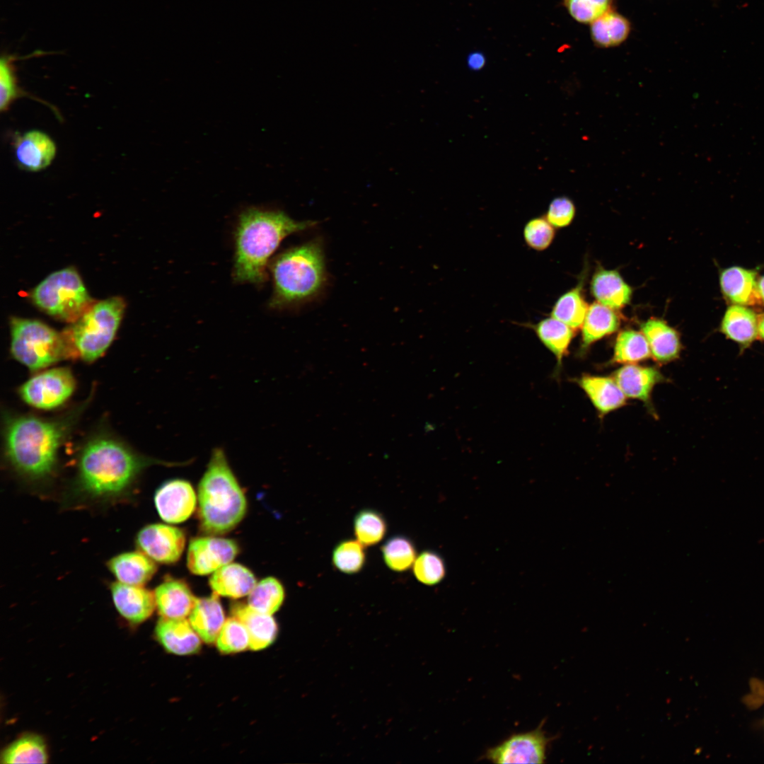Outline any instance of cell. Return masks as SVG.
<instances>
[{
    "instance_id": "6da1fadb",
    "label": "cell",
    "mask_w": 764,
    "mask_h": 764,
    "mask_svg": "<svg viewBox=\"0 0 764 764\" xmlns=\"http://www.w3.org/2000/svg\"><path fill=\"white\" fill-rule=\"evenodd\" d=\"M159 463H165L137 452L107 432L96 433L79 452L63 507H105L129 499L143 470Z\"/></svg>"
},
{
    "instance_id": "7a4b0ae2",
    "label": "cell",
    "mask_w": 764,
    "mask_h": 764,
    "mask_svg": "<svg viewBox=\"0 0 764 764\" xmlns=\"http://www.w3.org/2000/svg\"><path fill=\"white\" fill-rule=\"evenodd\" d=\"M86 404L83 403L51 418L5 412L4 454L12 472L29 485L50 482L57 475L60 449Z\"/></svg>"
},
{
    "instance_id": "3957f363",
    "label": "cell",
    "mask_w": 764,
    "mask_h": 764,
    "mask_svg": "<svg viewBox=\"0 0 764 764\" xmlns=\"http://www.w3.org/2000/svg\"><path fill=\"white\" fill-rule=\"evenodd\" d=\"M316 223L298 221L282 211L250 208L239 216L235 232L233 277L240 283L260 284L266 279L271 255L288 236Z\"/></svg>"
},
{
    "instance_id": "277c9868",
    "label": "cell",
    "mask_w": 764,
    "mask_h": 764,
    "mask_svg": "<svg viewBox=\"0 0 764 764\" xmlns=\"http://www.w3.org/2000/svg\"><path fill=\"white\" fill-rule=\"evenodd\" d=\"M271 272L270 307L286 308L316 298L327 281L321 241L316 238L281 253L272 261Z\"/></svg>"
},
{
    "instance_id": "5b68a950",
    "label": "cell",
    "mask_w": 764,
    "mask_h": 764,
    "mask_svg": "<svg viewBox=\"0 0 764 764\" xmlns=\"http://www.w3.org/2000/svg\"><path fill=\"white\" fill-rule=\"evenodd\" d=\"M198 519L208 534L231 531L244 517L247 502L222 448L213 450L198 485Z\"/></svg>"
},
{
    "instance_id": "8992f818",
    "label": "cell",
    "mask_w": 764,
    "mask_h": 764,
    "mask_svg": "<svg viewBox=\"0 0 764 764\" xmlns=\"http://www.w3.org/2000/svg\"><path fill=\"white\" fill-rule=\"evenodd\" d=\"M125 303L120 296L94 302L63 332L74 359L92 363L112 344L120 325Z\"/></svg>"
},
{
    "instance_id": "52a82bcc",
    "label": "cell",
    "mask_w": 764,
    "mask_h": 764,
    "mask_svg": "<svg viewBox=\"0 0 764 764\" xmlns=\"http://www.w3.org/2000/svg\"><path fill=\"white\" fill-rule=\"evenodd\" d=\"M10 330L11 356L32 371L74 359L63 332L40 320L12 317Z\"/></svg>"
},
{
    "instance_id": "ba28073f",
    "label": "cell",
    "mask_w": 764,
    "mask_h": 764,
    "mask_svg": "<svg viewBox=\"0 0 764 764\" xmlns=\"http://www.w3.org/2000/svg\"><path fill=\"white\" fill-rule=\"evenodd\" d=\"M31 297L35 306L47 314L71 323L95 302L73 267L50 274L35 287Z\"/></svg>"
},
{
    "instance_id": "9c48e42d",
    "label": "cell",
    "mask_w": 764,
    "mask_h": 764,
    "mask_svg": "<svg viewBox=\"0 0 764 764\" xmlns=\"http://www.w3.org/2000/svg\"><path fill=\"white\" fill-rule=\"evenodd\" d=\"M76 387V378L69 367H55L37 372L18 388V393L33 407L52 410L66 403Z\"/></svg>"
},
{
    "instance_id": "30bf717a",
    "label": "cell",
    "mask_w": 764,
    "mask_h": 764,
    "mask_svg": "<svg viewBox=\"0 0 764 764\" xmlns=\"http://www.w3.org/2000/svg\"><path fill=\"white\" fill-rule=\"evenodd\" d=\"M516 734L489 748L485 758L494 763H543L550 739L542 729Z\"/></svg>"
},
{
    "instance_id": "8fae6325",
    "label": "cell",
    "mask_w": 764,
    "mask_h": 764,
    "mask_svg": "<svg viewBox=\"0 0 764 764\" xmlns=\"http://www.w3.org/2000/svg\"><path fill=\"white\" fill-rule=\"evenodd\" d=\"M135 543L140 551L154 562L172 564L179 560L184 550L185 536L178 528L151 523L139 531Z\"/></svg>"
},
{
    "instance_id": "7c38bea8",
    "label": "cell",
    "mask_w": 764,
    "mask_h": 764,
    "mask_svg": "<svg viewBox=\"0 0 764 764\" xmlns=\"http://www.w3.org/2000/svg\"><path fill=\"white\" fill-rule=\"evenodd\" d=\"M238 552L236 543L231 539L216 537H199L189 545L187 565L197 575L214 572L231 563Z\"/></svg>"
},
{
    "instance_id": "4fadbf2b",
    "label": "cell",
    "mask_w": 764,
    "mask_h": 764,
    "mask_svg": "<svg viewBox=\"0 0 764 764\" xmlns=\"http://www.w3.org/2000/svg\"><path fill=\"white\" fill-rule=\"evenodd\" d=\"M196 494L191 484L174 479L163 483L154 495V504L160 517L166 522L179 523L187 520L196 506Z\"/></svg>"
},
{
    "instance_id": "5bb4252c",
    "label": "cell",
    "mask_w": 764,
    "mask_h": 764,
    "mask_svg": "<svg viewBox=\"0 0 764 764\" xmlns=\"http://www.w3.org/2000/svg\"><path fill=\"white\" fill-rule=\"evenodd\" d=\"M626 398L642 402L652 415V393L654 387L667 381V378L656 367L637 364H624L612 376Z\"/></svg>"
},
{
    "instance_id": "9a60e30c",
    "label": "cell",
    "mask_w": 764,
    "mask_h": 764,
    "mask_svg": "<svg viewBox=\"0 0 764 764\" xmlns=\"http://www.w3.org/2000/svg\"><path fill=\"white\" fill-rule=\"evenodd\" d=\"M110 590L114 606L119 614L132 624L146 620L156 606L154 593L142 586L112 582Z\"/></svg>"
},
{
    "instance_id": "2e32d148",
    "label": "cell",
    "mask_w": 764,
    "mask_h": 764,
    "mask_svg": "<svg viewBox=\"0 0 764 764\" xmlns=\"http://www.w3.org/2000/svg\"><path fill=\"white\" fill-rule=\"evenodd\" d=\"M54 141L43 132L31 130L18 136L14 142V154L23 170L37 172L48 167L56 155Z\"/></svg>"
},
{
    "instance_id": "e0dca14e",
    "label": "cell",
    "mask_w": 764,
    "mask_h": 764,
    "mask_svg": "<svg viewBox=\"0 0 764 764\" xmlns=\"http://www.w3.org/2000/svg\"><path fill=\"white\" fill-rule=\"evenodd\" d=\"M155 633L164 649L177 655L197 652L202 641L186 618L161 617L157 622Z\"/></svg>"
},
{
    "instance_id": "ac0fdd59",
    "label": "cell",
    "mask_w": 764,
    "mask_h": 764,
    "mask_svg": "<svg viewBox=\"0 0 764 764\" xmlns=\"http://www.w3.org/2000/svg\"><path fill=\"white\" fill-rule=\"evenodd\" d=\"M640 330L656 362L664 364L679 358L682 350L680 335L665 320L650 318L640 325Z\"/></svg>"
},
{
    "instance_id": "d6986e66",
    "label": "cell",
    "mask_w": 764,
    "mask_h": 764,
    "mask_svg": "<svg viewBox=\"0 0 764 764\" xmlns=\"http://www.w3.org/2000/svg\"><path fill=\"white\" fill-rule=\"evenodd\" d=\"M719 330L739 345L741 354L759 337L758 316L746 306L731 304L725 311Z\"/></svg>"
},
{
    "instance_id": "ffe728a7",
    "label": "cell",
    "mask_w": 764,
    "mask_h": 764,
    "mask_svg": "<svg viewBox=\"0 0 764 764\" xmlns=\"http://www.w3.org/2000/svg\"><path fill=\"white\" fill-rule=\"evenodd\" d=\"M603 417L626 404V396L613 377L585 374L575 379Z\"/></svg>"
},
{
    "instance_id": "44dd1931",
    "label": "cell",
    "mask_w": 764,
    "mask_h": 764,
    "mask_svg": "<svg viewBox=\"0 0 764 764\" xmlns=\"http://www.w3.org/2000/svg\"><path fill=\"white\" fill-rule=\"evenodd\" d=\"M758 279L756 271L732 266L721 272L719 285L724 298L731 304L754 306L760 304Z\"/></svg>"
},
{
    "instance_id": "7402d4cb",
    "label": "cell",
    "mask_w": 764,
    "mask_h": 764,
    "mask_svg": "<svg viewBox=\"0 0 764 764\" xmlns=\"http://www.w3.org/2000/svg\"><path fill=\"white\" fill-rule=\"evenodd\" d=\"M154 593L159 614L167 618H185L197 600L189 586L178 579L166 580Z\"/></svg>"
},
{
    "instance_id": "603a6c76",
    "label": "cell",
    "mask_w": 764,
    "mask_h": 764,
    "mask_svg": "<svg viewBox=\"0 0 764 764\" xmlns=\"http://www.w3.org/2000/svg\"><path fill=\"white\" fill-rule=\"evenodd\" d=\"M106 565L117 581L135 586L145 584L157 570L155 562L140 550L120 553Z\"/></svg>"
},
{
    "instance_id": "cb8c5ba5",
    "label": "cell",
    "mask_w": 764,
    "mask_h": 764,
    "mask_svg": "<svg viewBox=\"0 0 764 764\" xmlns=\"http://www.w3.org/2000/svg\"><path fill=\"white\" fill-rule=\"evenodd\" d=\"M231 613L245 627L250 638V649H264L275 639L278 628L272 615L260 613L248 604L243 603L233 605Z\"/></svg>"
},
{
    "instance_id": "d4e9b609",
    "label": "cell",
    "mask_w": 764,
    "mask_h": 764,
    "mask_svg": "<svg viewBox=\"0 0 764 764\" xmlns=\"http://www.w3.org/2000/svg\"><path fill=\"white\" fill-rule=\"evenodd\" d=\"M591 291L597 301L614 310L627 305L632 289L617 270L600 268L594 274Z\"/></svg>"
},
{
    "instance_id": "484cf974",
    "label": "cell",
    "mask_w": 764,
    "mask_h": 764,
    "mask_svg": "<svg viewBox=\"0 0 764 764\" xmlns=\"http://www.w3.org/2000/svg\"><path fill=\"white\" fill-rule=\"evenodd\" d=\"M224 609L218 595L197 598L189 615V621L201 639L212 644L216 639L225 622Z\"/></svg>"
},
{
    "instance_id": "4316f807",
    "label": "cell",
    "mask_w": 764,
    "mask_h": 764,
    "mask_svg": "<svg viewBox=\"0 0 764 764\" xmlns=\"http://www.w3.org/2000/svg\"><path fill=\"white\" fill-rule=\"evenodd\" d=\"M256 579L247 567L237 563L227 564L215 571L209 579V586L217 595L238 598L248 595Z\"/></svg>"
},
{
    "instance_id": "83f0119b",
    "label": "cell",
    "mask_w": 764,
    "mask_h": 764,
    "mask_svg": "<svg viewBox=\"0 0 764 764\" xmlns=\"http://www.w3.org/2000/svg\"><path fill=\"white\" fill-rule=\"evenodd\" d=\"M620 325L614 309L598 301L591 304L581 326L580 352L583 354L594 342L615 332Z\"/></svg>"
},
{
    "instance_id": "f1b7e54d",
    "label": "cell",
    "mask_w": 764,
    "mask_h": 764,
    "mask_svg": "<svg viewBox=\"0 0 764 764\" xmlns=\"http://www.w3.org/2000/svg\"><path fill=\"white\" fill-rule=\"evenodd\" d=\"M530 328L542 344L555 357L557 367H560L563 358L567 354L575 330L551 316L530 325Z\"/></svg>"
},
{
    "instance_id": "f546056e",
    "label": "cell",
    "mask_w": 764,
    "mask_h": 764,
    "mask_svg": "<svg viewBox=\"0 0 764 764\" xmlns=\"http://www.w3.org/2000/svg\"><path fill=\"white\" fill-rule=\"evenodd\" d=\"M46 745L38 735H23L8 745L1 755V763H47Z\"/></svg>"
},
{
    "instance_id": "4dcf8cb0",
    "label": "cell",
    "mask_w": 764,
    "mask_h": 764,
    "mask_svg": "<svg viewBox=\"0 0 764 764\" xmlns=\"http://www.w3.org/2000/svg\"><path fill=\"white\" fill-rule=\"evenodd\" d=\"M652 357L646 337L641 331L624 330L617 336L610 364H637Z\"/></svg>"
},
{
    "instance_id": "1f68e13d",
    "label": "cell",
    "mask_w": 764,
    "mask_h": 764,
    "mask_svg": "<svg viewBox=\"0 0 764 764\" xmlns=\"http://www.w3.org/2000/svg\"><path fill=\"white\" fill-rule=\"evenodd\" d=\"M630 30V23L625 17L609 10L591 23V35L596 45L609 47L625 41Z\"/></svg>"
},
{
    "instance_id": "d6a6232c",
    "label": "cell",
    "mask_w": 764,
    "mask_h": 764,
    "mask_svg": "<svg viewBox=\"0 0 764 764\" xmlns=\"http://www.w3.org/2000/svg\"><path fill=\"white\" fill-rule=\"evenodd\" d=\"M589 307L582 294L581 282L557 300L550 316L576 330L581 328Z\"/></svg>"
},
{
    "instance_id": "836d02e7",
    "label": "cell",
    "mask_w": 764,
    "mask_h": 764,
    "mask_svg": "<svg viewBox=\"0 0 764 764\" xmlns=\"http://www.w3.org/2000/svg\"><path fill=\"white\" fill-rule=\"evenodd\" d=\"M285 591L282 584L274 577H267L255 584L248 594V604L254 610L272 615L283 603Z\"/></svg>"
},
{
    "instance_id": "e575fe53",
    "label": "cell",
    "mask_w": 764,
    "mask_h": 764,
    "mask_svg": "<svg viewBox=\"0 0 764 764\" xmlns=\"http://www.w3.org/2000/svg\"><path fill=\"white\" fill-rule=\"evenodd\" d=\"M381 554L385 565L396 572L409 569L417 557L415 544L403 535H395L387 539L381 546Z\"/></svg>"
},
{
    "instance_id": "d590c367",
    "label": "cell",
    "mask_w": 764,
    "mask_h": 764,
    "mask_svg": "<svg viewBox=\"0 0 764 764\" xmlns=\"http://www.w3.org/2000/svg\"><path fill=\"white\" fill-rule=\"evenodd\" d=\"M354 536L364 546H372L385 537L388 525L384 516L373 509H361L354 518Z\"/></svg>"
},
{
    "instance_id": "8d00e7d4",
    "label": "cell",
    "mask_w": 764,
    "mask_h": 764,
    "mask_svg": "<svg viewBox=\"0 0 764 764\" xmlns=\"http://www.w3.org/2000/svg\"><path fill=\"white\" fill-rule=\"evenodd\" d=\"M366 561L364 545L357 540L346 539L338 543L332 554L335 569L346 574H354L362 570Z\"/></svg>"
},
{
    "instance_id": "74e56055",
    "label": "cell",
    "mask_w": 764,
    "mask_h": 764,
    "mask_svg": "<svg viewBox=\"0 0 764 764\" xmlns=\"http://www.w3.org/2000/svg\"><path fill=\"white\" fill-rule=\"evenodd\" d=\"M215 642L218 649L224 654L243 652L250 647L245 627L233 616L225 620Z\"/></svg>"
},
{
    "instance_id": "f35d334b",
    "label": "cell",
    "mask_w": 764,
    "mask_h": 764,
    "mask_svg": "<svg viewBox=\"0 0 764 764\" xmlns=\"http://www.w3.org/2000/svg\"><path fill=\"white\" fill-rule=\"evenodd\" d=\"M415 577L422 584L433 586L446 576V565L441 556L432 550H424L417 556L412 565Z\"/></svg>"
},
{
    "instance_id": "ab89813d",
    "label": "cell",
    "mask_w": 764,
    "mask_h": 764,
    "mask_svg": "<svg viewBox=\"0 0 764 764\" xmlns=\"http://www.w3.org/2000/svg\"><path fill=\"white\" fill-rule=\"evenodd\" d=\"M555 236L554 227L545 216L530 219L524 226L523 236L526 245L531 249L543 251L552 243Z\"/></svg>"
},
{
    "instance_id": "60d3db41",
    "label": "cell",
    "mask_w": 764,
    "mask_h": 764,
    "mask_svg": "<svg viewBox=\"0 0 764 764\" xmlns=\"http://www.w3.org/2000/svg\"><path fill=\"white\" fill-rule=\"evenodd\" d=\"M571 16L580 23H592L610 10L613 0H564Z\"/></svg>"
},
{
    "instance_id": "b9f144b4",
    "label": "cell",
    "mask_w": 764,
    "mask_h": 764,
    "mask_svg": "<svg viewBox=\"0 0 764 764\" xmlns=\"http://www.w3.org/2000/svg\"><path fill=\"white\" fill-rule=\"evenodd\" d=\"M11 57H4L0 62V110L6 111L11 103L23 95L17 84Z\"/></svg>"
},
{
    "instance_id": "7bdbcfd3",
    "label": "cell",
    "mask_w": 764,
    "mask_h": 764,
    "mask_svg": "<svg viewBox=\"0 0 764 764\" xmlns=\"http://www.w3.org/2000/svg\"><path fill=\"white\" fill-rule=\"evenodd\" d=\"M575 213V205L572 199L558 197L550 202L545 218L554 228H564L572 223Z\"/></svg>"
},
{
    "instance_id": "ee69618b",
    "label": "cell",
    "mask_w": 764,
    "mask_h": 764,
    "mask_svg": "<svg viewBox=\"0 0 764 764\" xmlns=\"http://www.w3.org/2000/svg\"><path fill=\"white\" fill-rule=\"evenodd\" d=\"M486 64V58L484 54L479 51L470 52L467 57L468 67L473 71L482 69Z\"/></svg>"
},
{
    "instance_id": "f6af8a7d",
    "label": "cell",
    "mask_w": 764,
    "mask_h": 764,
    "mask_svg": "<svg viewBox=\"0 0 764 764\" xmlns=\"http://www.w3.org/2000/svg\"><path fill=\"white\" fill-rule=\"evenodd\" d=\"M758 293L760 304L764 305V275L758 279Z\"/></svg>"
},
{
    "instance_id": "bcb514c9",
    "label": "cell",
    "mask_w": 764,
    "mask_h": 764,
    "mask_svg": "<svg viewBox=\"0 0 764 764\" xmlns=\"http://www.w3.org/2000/svg\"><path fill=\"white\" fill-rule=\"evenodd\" d=\"M758 336L764 342V313L758 316Z\"/></svg>"
}]
</instances>
